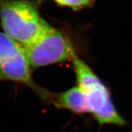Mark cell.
Listing matches in <instances>:
<instances>
[{
	"mask_svg": "<svg viewBox=\"0 0 132 132\" xmlns=\"http://www.w3.org/2000/svg\"><path fill=\"white\" fill-rule=\"evenodd\" d=\"M71 61L76 86L85 97L88 114H90L101 126H126L127 123L114 104L108 87L79 56L74 57Z\"/></svg>",
	"mask_w": 132,
	"mask_h": 132,
	"instance_id": "1",
	"label": "cell"
},
{
	"mask_svg": "<svg viewBox=\"0 0 132 132\" xmlns=\"http://www.w3.org/2000/svg\"><path fill=\"white\" fill-rule=\"evenodd\" d=\"M0 22L4 33L24 48L35 42L50 26L34 0H0Z\"/></svg>",
	"mask_w": 132,
	"mask_h": 132,
	"instance_id": "2",
	"label": "cell"
},
{
	"mask_svg": "<svg viewBox=\"0 0 132 132\" xmlns=\"http://www.w3.org/2000/svg\"><path fill=\"white\" fill-rule=\"evenodd\" d=\"M25 50L32 68L72 60L78 56L70 37L51 25Z\"/></svg>",
	"mask_w": 132,
	"mask_h": 132,
	"instance_id": "3",
	"label": "cell"
},
{
	"mask_svg": "<svg viewBox=\"0 0 132 132\" xmlns=\"http://www.w3.org/2000/svg\"><path fill=\"white\" fill-rule=\"evenodd\" d=\"M32 71L25 48L0 32V82L22 84L31 88L39 97L44 88L33 80Z\"/></svg>",
	"mask_w": 132,
	"mask_h": 132,
	"instance_id": "4",
	"label": "cell"
},
{
	"mask_svg": "<svg viewBox=\"0 0 132 132\" xmlns=\"http://www.w3.org/2000/svg\"><path fill=\"white\" fill-rule=\"evenodd\" d=\"M43 101L45 104H52L57 108L67 109L77 114L88 113L85 97L77 86L60 93L47 91Z\"/></svg>",
	"mask_w": 132,
	"mask_h": 132,
	"instance_id": "5",
	"label": "cell"
},
{
	"mask_svg": "<svg viewBox=\"0 0 132 132\" xmlns=\"http://www.w3.org/2000/svg\"><path fill=\"white\" fill-rule=\"evenodd\" d=\"M62 7H70L74 11L92 7L96 0H53Z\"/></svg>",
	"mask_w": 132,
	"mask_h": 132,
	"instance_id": "6",
	"label": "cell"
}]
</instances>
